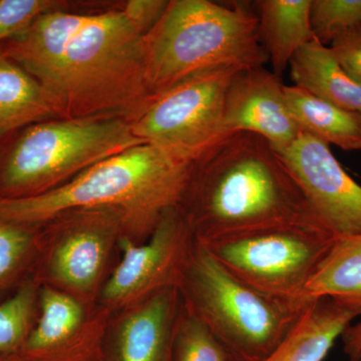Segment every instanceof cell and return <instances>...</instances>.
Listing matches in <instances>:
<instances>
[{
    "mask_svg": "<svg viewBox=\"0 0 361 361\" xmlns=\"http://www.w3.org/2000/svg\"><path fill=\"white\" fill-rule=\"evenodd\" d=\"M146 32L122 9L40 16L0 54L37 78L59 118L121 116L130 122L151 101Z\"/></svg>",
    "mask_w": 361,
    "mask_h": 361,
    "instance_id": "obj_1",
    "label": "cell"
},
{
    "mask_svg": "<svg viewBox=\"0 0 361 361\" xmlns=\"http://www.w3.org/2000/svg\"><path fill=\"white\" fill-rule=\"evenodd\" d=\"M179 208L204 244L278 226L322 224L280 154L248 132L225 135L194 164Z\"/></svg>",
    "mask_w": 361,
    "mask_h": 361,
    "instance_id": "obj_2",
    "label": "cell"
},
{
    "mask_svg": "<svg viewBox=\"0 0 361 361\" xmlns=\"http://www.w3.org/2000/svg\"><path fill=\"white\" fill-rule=\"evenodd\" d=\"M193 166L137 145L44 193L0 196V220L32 227L75 211L111 210L123 229L151 236L163 214L180 207Z\"/></svg>",
    "mask_w": 361,
    "mask_h": 361,
    "instance_id": "obj_3",
    "label": "cell"
},
{
    "mask_svg": "<svg viewBox=\"0 0 361 361\" xmlns=\"http://www.w3.org/2000/svg\"><path fill=\"white\" fill-rule=\"evenodd\" d=\"M269 61L258 18L245 4L171 0L145 35V68L151 99L188 78L232 66L260 68Z\"/></svg>",
    "mask_w": 361,
    "mask_h": 361,
    "instance_id": "obj_4",
    "label": "cell"
},
{
    "mask_svg": "<svg viewBox=\"0 0 361 361\" xmlns=\"http://www.w3.org/2000/svg\"><path fill=\"white\" fill-rule=\"evenodd\" d=\"M178 288L185 311L210 330L233 361L264 360L311 302L283 300L251 288L197 240Z\"/></svg>",
    "mask_w": 361,
    "mask_h": 361,
    "instance_id": "obj_5",
    "label": "cell"
},
{
    "mask_svg": "<svg viewBox=\"0 0 361 361\" xmlns=\"http://www.w3.org/2000/svg\"><path fill=\"white\" fill-rule=\"evenodd\" d=\"M144 144L121 116L54 118L25 128L0 170V196L23 198L61 186L99 161Z\"/></svg>",
    "mask_w": 361,
    "mask_h": 361,
    "instance_id": "obj_6",
    "label": "cell"
},
{
    "mask_svg": "<svg viewBox=\"0 0 361 361\" xmlns=\"http://www.w3.org/2000/svg\"><path fill=\"white\" fill-rule=\"evenodd\" d=\"M337 238L319 223L302 222L202 244L251 288L283 300L305 301L304 288Z\"/></svg>",
    "mask_w": 361,
    "mask_h": 361,
    "instance_id": "obj_7",
    "label": "cell"
},
{
    "mask_svg": "<svg viewBox=\"0 0 361 361\" xmlns=\"http://www.w3.org/2000/svg\"><path fill=\"white\" fill-rule=\"evenodd\" d=\"M240 71L214 68L171 87L130 121L133 134L170 158L194 165L225 137L226 94Z\"/></svg>",
    "mask_w": 361,
    "mask_h": 361,
    "instance_id": "obj_8",
    "label": "cell"
},
{
    "mask_svg": "<svg viewBox=\"0 0 361 361\" xmlns=\"http://www.w3.org/2000/svg\"><path fill=\"white\" fill-rule=\"evenodd\" d=\"M195 242L179 207L168 209L147 243L135 245L127 237L122 239L123 259L104 287V298L121 303L179 287Z\"/></svg>",
    "mask_w": 361,
    "mask_h": 361,
    "instance_id": "obj_9",
    "label": "cell"
},
{
    "mask_svg": "<svg viewBox=\"0 0 361 361\" xmlns=\"http://www.w3.org/2000/svg\"><path fill=\"white\" fill-rule=\"evenodd\" d=\"M317 219L336 237L361 234V186L329 145L303 132L281 154Z\"/></svg>",
    "mask_w": 361,
    "mask_h": 361,
    "instance_id": "obj_10",
    "label": "cell"
},
{
    "mask_svg": "<svg viewBox=\"0 0 361 361\" xmlns=\"http://www.w3.org/2000/svg\"><path fill=\"white\" fill-rule=\"evenodd\" d=\"M281 77L264 66L240 71L226 94L225 135L248 132L262 137L278 154H283L302 134L292 116Z\"/></svg>",
    "mask_w": 361,
    "mask_h": 361,
    "instance_id": "obj_11",
    "label": "cell"
},
{
    "mask_svg": "<svg viewBox=\"0 0 361 361\" xmlns=\"http://www.w3.org/2000/svg\"><path fill=\"white\" fill-rule=\"evenodd\" d=\"M63 238L52 254L54 276L68 286L87 289L104 264L109 240L122 228L118 214L111 210L75 211Z\"/></svg>",
    "mask_w": 361,
    "mask_h": 361,
    "instance_id": "obj_12",
    "label": "cell"
},
{
    "mask_svg": "<svg viewBox=\"0 0 361 361\" xmlns=\"http://www.w3.org/2000/svg\"><path fill=\"white\" fill-rule=\"evenodd\" d=\"M182 305L178 287L149 296L121 325L115 361H173Z\"/></svg>",
    "mask_w": 361,
    "mask_h": 361,
    "instance_id": "obj_13",
    "label": "cell"
},
{
    "mask_svg": "<svg viewBox=\"0 0 361 361\" xmlns=\"http://www.w3.org/2000/svg\"><path fill=\"white\" fill-rule=\"evenodd\" d=\"M312 0H259L255 2L258 33L278 77L297 51L314 39L310 23Z\"/></svg>",
    "mask_w": 361,
    "mask_h": 361,
    "instance_id": "obj_14",
    "label": "cell"
},
{
    "mask_svg": "<svg viewBox=\"0 0 361 361\" xmlns=\"http://www.w3.org/2000/svg\"><path fill=\"white\" fill-rule=\"evenodd\" d=\"M356 317L329 298L312 300L290 334L263 361H323Z\"/></svg>",
    "mask_w": 361,
    "mask_h": 361,
    "instance_id": "obj_15",
    "label": "cell"
},
{
    "mask_svg": "<svg viewBox=\"0 0 361 361\" xmlns=\"http://www.w3.org/2000/svg\"><path fill=\"white\" fill-rule=\"evenodd\" d=\"M294 85L342 110L361 115V84L339 66L329 47L312 39L291 59Z\"/></svg>",
    "mask_w": 361,
    "mask_h": 361,
    "instance_id": "obj_16",
    "label": "cell"
},
{
    "mask_svg": "<svg viewBox=\"0 0 361 361\" xmlns=\"http://www.w3.org/2000/svg\"><path fill=\"white\" fill-rule=\"evenodd\" d=\"M319 298L361 316V234L338 237L306 285L303 300Z\"/></svg>",
    "mask_w": 361,
    "mask_h": 361,
    "instance_id": "obj_17",
    "label": "cell"
},
{
    "mask_svg": "<svg viewBox=\"0 0 361 361\" xmlns=\"http://www.w3.org/2000/svg\"><path fill=\"white\" fill-rule=\"evenodd\" d=\"M54 118L58 113L39 80L0 54V135Z\"/></svg>",
    "mask_w": 361,
    "mask_h": 361,
    "instance_id": "obj_18",
    "label": "cell"
},
{
    "mask_svg": "<svg viewBox=\"0 0 361 361\" xmlns=\"http://www.w3.org/2000/svg\"><path fill=\"white\" fill-rule=\"evenodd\" d=\"M292 116L303 132L344 151L361 149V115L337 108L297 85L284 87Z\"/></svg>",
    "mask_w": 361,
    "mask_h": 361,
    "instance_id": "obj_19",
    "label": "cell"
},
{
    "mask_svg": "<svg viewBox=\"0 0 361 361\" xmlns=\"http://www.w3.org/2000/svg\"><path fill=\"white\" fill-rule=\"evenodd\" d=\"M42 316L18 353L28 361H49L56 349L77 331L82 308L71 297L45 288L40 296Z\"/></svg>",
    "mask_w": 361,
    "mask_h": 361,
    "instance_id": "obj_20",
    "label": "cell"
},
{
    "mask_svg": "<svg viewBox=\"0 0 361 361\" xmlns=\"http://www.w3.org/2000/svg\"><path fill=\"white\" fill-rule=\"evenodd\" d=\"M310 23L314 39L329 47L361 26V0H312Z\"/></svg>",
    "mask_w": 361,
    "mask_h": 361,
    "instance_id": "obj_21",
    "label": "cell"
},
{
    "mask_svg": "<svg viewBox=\"0 0 361 361\" xmlns=\"http://www.w3.org/2000/svg\"><path fill=\"white\" fill-rule=\"evenodd\" d=\"M35 302L32 283H25L4 302L0 303V355L18 351L30 334Z\"/></svg>",
    "mask_w": 361,
    "mask_h": 361,
    "instance_id": "obj_22",
    "label": "cell"
},
{
    "mask_svg": "<svg viewBox=\"0 0 361 361\" xmlns=\"http://www.w3.org/2000/svg\"><path fill=\"white\" fill-rule=\"evenodd\" d=\"M173 361H233L210 330L183 311L174 343Z\"/></svg>",
    "mask_w": 361,
    "mask_h": 361,
    "instance_id": "obj_23",
    "label": "cell"
},
{
    "mask_svg": "<svg viewBox=\"0 0 361 361\" xmlns=\"http://www.w3.org/2000/svg\"><path fill=\"white\" fill-rule=\"evenodd\" d=\"M68 6L58 0H0V44L25 32L42 14Z\"/></svg>",
    "mask_w": 361,
    "mask_h": 361,
    "instance_id": "obj_24",
    "label": "cell"
},
{
    "mask_svg": "<svg viewBox=\"0 0 361 361\" xmlns=\"http://www.w3.org/2000/svg\"><path fill=\"white\" fill-rule=\"evenodd\" d=\"M30 228L0 220V291L13 281L30 255L33 244Z\"/></svg>",
    "mask_w": 361,
    "mask_h": 361,
    "instance_id": "obj_25",
    "label": "cell"
},
{
    "mask_svg": "<svg viewBox=\"0 0 361 361\" xmlns=\"http://www.w3.org/2000/svg\"><path fill=\"white\" fill-rule=\"evenodd\" d=\"M329 47L339 66L361 84V26L334 40Z\"/></svg>",
    "mask_w": 361,
    "mask_h": 361,
    "instance_id": "obj_26",
    "label": "cell"
},
{
    "mask_svg": "<svg viewBox=\"0 0 361 361\" xmlns=\"http://www.w3.org/2000/svg\"><path fill=\"white\" fill-rule=\"evenodd\" d=\"M168 2L167 0H129L120 8L147 33L161 18Z\"/></svg>",
    "mask_w": 361,
    "mask_h": 361,
    "instance_id": "obj_27",
    "label": "cell"
},
{
    "mask_svg": "<svg viewBox=\"0 0 361 361\" xmlns=\"http://www.w3.org/2000/svg\"><path fill=\"white\" fill-rule=\"evenodd\" d=\"M343 351L348 360L355 358L361 348V322L350 325L341 336Z\"/></svg>",
    "mask_w": 361,
    "mask_h": 361,
    "instance_id": "obj_28",
    "label": "cell"
},
{
    "mask_svg": "<svg viewBox=\"0 0 361 361\" xmlns=\"http://www.w3.org/2000/svg\"><path fill=\"white\" fill-rule=\"evenodd\" d=\"M0 361H28L23 357L18 351L14 353H2L0 355Z\"/></svg>",
    "mask_w": 361,
    "mask_h": 361,
    "instance_id": "obj_29",
    "label": "cell"
},
{
    "mask_svg": "<svg viewBox=\"0 0 361 361\" xmlns=\"http://www.w3.org/2000/svg\"><path fill=\"white\" fill-rule=\"evenodd\" d=\"M348 361H361V348L360 353H357V355L355 356L353 360H348Z\"/></svg>",
    "mask_w": 361,
    "mask_h": 361,
    "instance_id": "obj_30",
    "label": "cell"
}]
</instances>
